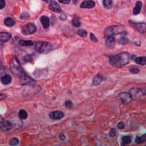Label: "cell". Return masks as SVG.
<instances>
[{"instance_id":"obj_1","label":"cell","mask_w":146,"mask_h":146,"mask_svg":"<svg viewBox=\"0 0 146 146\" xmlns=\"http://www.w3.org/2000/svg\"><path fill=\"white\" fill-rule=\"evenodd\" d=\"M130 60L129 54L127 52H122L117 55L110 57L109 62L113 67L121 68L129 63Z\"/></svg>"},{"instance_id":"obj_2","label":"cell","mask_w":146,"mask_h":146,"mask_svg":"<svg viewBox=\"0 0 146 146\" xmlns=\"http://www.w3.org/2000/svg\"><path fill=\"white\" fill-rule=\"evenodd\" d=\"M35 49L36 51L41 54H48L52 50L53 45L48 42L40 41L36 43Z\"/></svg>"},{"instance_id":"obj_3","label":"cell","mask_w":146,"mask_h":146,"mask_svg":"<svg viewBox=\"0 0 146 146\" xmlns=\"http://www.w3.org/2000/svg\"><path fill=\"white\" fill-rule=\"evenodd\" d=\"M105 36L106 37H108L110 36H113L114 35H118L119 34H126V33L120 32L119 27L117 25L111 26L107 28L105 30Z\"/></svg>"},{"instance_id":"obj_4","label":"cell","mask_w":146,"mask_h":146,"mask_svg":"<svg viewBox=\"0 0 146 146\" xmlns=\"http://www.w3.org/2000/svg\"><path fill=\"white\" fill-rule=\"evenodd\" d=\"M130 25L135 29L142 34L146 36V23H140V22H135L132 21H129Z\"/></svg>"},{"instance_id":"obj_5","label":"cell","mask_w":146,"mask_h":146,"mask_svg":"<svg viewBox=\"0 0 146 146\" xmlns=\"http://www.w3.org/2000/svg\"><path fill=\"white\" fill-rule=\"evenodd\" d=\"M129 93L131 95L132 99L135 100H140L144 95L143 91L138 87H133L131 88Z\"/></svg>"},{"instance_id":"obj_6","label":"cell","mask_w":146,"mask_h":146,"mask_svg":"<svg viewBox=\"0 0 146 146\" xmlns=\"http://www.w3.org/2000/svg\"><path fill=\"white\" fill-rule=\"evenodd\" d=\"M36 30V28L32 23H28L23 26L22 28V33L25 35H30L34 33Z\"/></svg>"},{"instance_id":"obj_7","label":"cell","mask_w":146,"mask_h":146,"mask_svg":"<svg viewBox=\"0 0 146 146\" xmlns=\"http://www.w3.org/2000/svg\"><path fill=\"white\" fill-rule=\"evenodd\" d=\"M19 77L20 79L21 84L22 85H32L35 82V80L26 74L24 71H23L21 74L20 75Z\"/></svg>"},{"instance_id":"obj_8","label":"cell","mask_w":146,"mask_h":146,"mask_svg":"<svg viewBox=\"0 0 146 146\" xmlns=\"http://www.w3.org/2000/svg\"><path fill=\"white\" fill-rule=\"evenodd\" d=\"M118 98L119 100L122 102V103L126 105H129V104L131 103L132 99V96L130 94V93L127 92L120 93L118 95Z\"/></svg>"},{"instance_id":"obj_9","label":"cell","mask_w":146,"mask_h":146,"mask_svg":"<svg viewBox=\"0 0 146 146\" xmlns=\"http://www.w3.org/2000/svg\"><path fill=\"white\" fill-rule=\"evenodd\" d=\"M49 8L52 10V11L57 13H59L62 12L61 7H60L59 5L56 2V0H50Z\"/></svg>"},{"instance_id":"obj_10","label":"cell","mask_w":146,"mask_h":146,"mask_svg":"<svg viewBox=\"0 0 146 146\" xmlns=\"http://www.w3.org/2000/svg\"><path fill=\"white\" fill-rule=\"evenodd\" d=\"M64 116V114L63 112L61 111H53L49 114L50 118L53 120H59L62 119Z\"/></svg>"},{"instance_id":"obj_11","label":"cell","mask_w":146,"mask_h":146,"mask_svg":"<svg viewBox=\"0 0 146 146\" xmlns=\"http://www.w3.org/2000/svg\"><path fill=\"white\" fill-rule=\"evenodd\" d=\"M0 128L2 131H7L11 130L12 128V124L7 121H2L0 123Z\"/></svg>"},{"instance_id":"obj_12","label":"cell","mask_w":146,"mask_h":146,"mask_svg":"<svg viewBox=\"0 0 146 146\" xmlns=\"http://www.w3.org/2000/svg\"><path fill=\"white\" fill-rule=\"evenodd\" d=\"M95 3L93 0H87V1H83L82 3L80 4V7L81 8H87V9H91L93 8L95 6Z\"/></svg>"},{"instance_id":"obj_13","label":"cell","mask_w":146,"mask_h":146,"mask_svg":"<svg viewBox=\"0 0 146 146\" xmlns=\"http://www.w3.org/2000/svg\"><path fill=\"white\" fill-rule=\"evenodd\" d=\"M12 38V34L7 32H1L0 33V40L2 42H6Z\"/></svg>"},{"instance_id":"obj_14","label":"cell","mask_w":146,"mask_h":146,"mask_svg":"<svg viewBox=\"0 0 146 146\" xmlns=\"http://www.w3.org/2000/svg\"><path fill=\"white\" fill-rule=\"evenodd\" d=\"M103 80V77L101 74H97L94 77L93 83L94 86L99 85Z\"/></svg>"},{"instance_id":"obj_15","label":"cell","mask_w":146,"mask_h":146,"mask_svg":"<svg viewBox=\"0 0 146 146\" xmlns=\"http://www.w3.org/2000/svg\"><path fill=\"white\" fill-rule=\"evenodd\" d=\"M40 20L44 28L47 29L49 27V25H50V21H49V18L48 17L45 16V15H43V16L41 17Z\"/></svg>"},{"instance_id":"obj_16","label":"cell","mask_w":146,"mask_h":146,"mask_svg":"<svg viewBox=\"0 0 146 146\" xmlns=\"http://www.w3.org/2000/svg\"><path fill=\"white\" fill-rule=\"evenodd\" d=\"M115 43V40L113 36H110L106 37V44L109 48H113Z\"/></svg>"},{"instance_id":"obj_17","label":"cell","mask_w":146,"mask_h":146,"mask_svg":"<svg viewBox=\"0 0 146 146\" xmlns=\"http://www.w3.org/2000/svg\"><path fill=\"white\" fill-rule=\"evenodd\" d=\"M142 7V2L140 1H138L136 3V5H135L134 9H133V14L134 15H137L138 14H139L140 11H141Z\"/></svg>"},{"instance_id":"obj_18","label":"cell","mask_w":146,"mask_h":146,"mask_svg":"<svg viewBox=\"0 0 146 146\" xmlns=\"http://www.w3.org/2000/svg\"><path fill=\"white\" fill-rule=\"evenodd\" d=\"M1 80L4 85H9L12 81V77L10 75H5L1 77Z\"/></svg>"},{"instance_id":"obj_19","label":"cell","mask_w":146,"mask_h":146,"mask_svg":"<svg viewBox=\"0 0 146 146\" xmlns=\"http://www.w3.org/2000/svg\"><path fill=\"white\" fill-rule=\"evenodd\" d=\"M135 61L136 63L141 66H144L146 65V57H139L135 59Z\"/></svg>"},{"instance_id":"obj_20","label":"cell","mask_w":146,"mask_h":146,"mask_svg":"<svg viewBox=\"0 0 146 146\" xmlns=\"http://www.w3.org/2000/svg\"><path fill=\"white\" fill-rule=\"evenodd\" d=\"M4 23L5 25L8 27H12L15 25V21L12 19V18H6V19L4 20Z\"/></svg>"},{"instance_id":"obj_21","label":"cell","mask_w":146,"mask_h":146,"mask_svg":"<svg viewBox=\"0 0 146 146\" xmlns=\"http://www.w3.org/2000/svg\"><path fill=\"white\" fill-rule=\"evenodd\" d=\"M19 44L22 46H30L33 45L34 42L30 40H20Z\"/></svg>"},{"instance_id":"obj_22","label":"cell","mask_w":146,"mask_h":146,"mask_svg":"<svg viewBox=\"0 0 146 146\" xmlns=\"http://www.w3.org/2000/svg\"><path fill=\"white\" fill-rule=\"evenodd\" d=\"M103 5L106 9H110L113 6L112 0H103Z\"/></svg>"},{"instance_id":"obj_23","label":"cell","mask_w":146,"mask_h":146,"mask_svg":"<svg viewBox=\"0 0 146 146\" xmlns=\"http://www.w3.org/2000/svg\"><path fill=\"white\" fill-rule=\"evenodd\" d=\"M146 141V134L142 135V136L137 137L135 139V142L137 144H140V143H144Z\"/></svg>"},{"instance_id":"obj_24","label":"cell","mask_w":146,"mask_h":146,"mask_svg":"<svg viewBox=\"0 0 146 146\" xmlns=\"http://www.w3.org/2000/svg\"><path fill=\"white\" fill-rule=\"evenodd\" d=\"M19 117L21 119H26L28 118V114L24 110H21L19 112Z\"/></svg>"},{"instance_id":"obj_25","label":"cell","mask_w":146,"mask_h":146,"mask_svg":"<svg viewBox=\"0 0 146 146\" xmlns=\"http://www.w3.org/2000/svg\"><path fill=\"white\" fill-rule=\"evenodd\" d=\"M132 138L130 136H124L122 138V142L123 144H129L131 142Z\"/></svg>"},{"instance_id":"obj_26","label":"cell","mask_w":146,"mask_h":146,"mask_svg":"<svg viewBox=\"0 0 146 146\" xmlns=\"http://www.w3.org/2000/svg\"><path fill=\"white\" fill-rule=\"evenodd\" d=\"M77 34L78 35H79L80 36L83 37V38L86 37L87 35V32L85 30H83V29L78 30L77 32Z\"/></svg>"},{"instance_id":"obj_27","label":"cell","mask_w":146,"mask_h":146,"mask_svg":"<svg viewBox=\"0 0 146 146\" xmlns=\"http://www.w3.org/2000/svg\"><path fill=\"white\" fill-rule=\"evenodd\" d=\"M72 24L74 27L78 28L80 26V25H81V23H80V21L78 20V18H73L72 20Z\"/></svg>"},{"instance_id":"obj_28","label":"cell","mask_w":146,"mask_h":146,"mask_svg":"<svg viewBox=\"0 0 146 146\" xmlns=\"http://www.w3.org/2000/svg\"><path fill=\"white\" fill-rule=\"evenodd\" d=\"M118 42L120 44L124 45H126V44L129 43V41L127 38L124 37V36H122V37L120 38L118 40Z\"/></svg>"},{"instance_id":"obj_29","label":"cell","mask_w":146,"mask_h":146,"mask_svg":"<svg viewBox=\"0 0 146 146\" xmlns=\"http://www.w3.org/2000/svg\"><path fill=\"white\" fill-rule=\"evenodd\" d=\"M18 143H19V140L16 138H12V139L9 141V144L11 145H16L18 144Z\"/></svg>"},{"instance_id":"obj_30","label":"cell","mask_w":146,"mask_h":146,"mask_svg":"<svg viewBox=\"0 0 146 146\" xmlns=\"http://www.w3.org/2000/svg\"><path fill=\"white\" fill-rule=\"evenodd\" d=\"M65 106L67 108L71 109L73 107V103L71 101H66L65 102Z\"/></svg>"},{"instance_id":"obj_31","label":"cell","mask_w":146,"mask_h":146,"mask_svg":"<svg viewBox=\"0 0 146 146\" xmlns=\"http://www.w3.org/2000/svg\"><path fill=\"white\" fill-rule=\"evenodd\" d=\"M129 71L133 74H137L140 72V70L138 68H132L129 70Z\"/></svg>"},{"instance_id":"obj_32","label":"cell","mask_w":146,"mask_h":146,"mask_svg":"<svg viewBox=\"0 0 146 146\" xmlns=\"http://www.w3.org/2000/svg\"><path fill=\"white\" fill-rule=\"evenodd\" d=\"M29 17V14L28 13H27V12H23V13H22L21 14L20 18H21V19L25 20V19H26V18H28Z\"/></svg>"},{"instance_id":"obj_33","label":"cell","mask_w":146,"mask_h":146,"mask_svg":"<svg viewBox=\"0 0 146 146\" xmlns=\"http://www.w3.org/2000/svg\"><path fill=\"white\" fill-rule=\"evenodd\" d=\"M116 134V130L114 129H112L110 130V133H109L110 136L111 137L115 136Z\"/></svg>"},{"instance_id":"obj_34","label":"cell","mask_w":146,"mask_h":146,"mask_svg":"<svg viewBox=\"0 0 146 146\" xmlns=\"http://www.w3.org/2000/svg\"><path fill=\"white\" fill-rule=\"evenodd\" d=\"M24 59L26 62H29L33 59V56L31 55H28L24 57Z\"/></svg>"},{"instance_id":"obj_35","label":"cell","mask_w":146,"mask_h":146,"mask_svg":"<svg viewBox=\"0 0 146 146\" xmlns=\"http://www.w3.org/2000/svg\"><path fill=\"white\" fill-rule=\"evenodd\" d=\"M90 39L91 41L94 42H98V39L96 38V36L93 33H90Z\"/></svg>"},{"instance_id":"obj_36","label":"cell","mask_w":146,"mask_h":146,"mask_svg":"<svg viewBox=\"0 0 146 146\" xmlns=\"http://www.w3.org/2000/svg\"><path fill=\"white\" fill-rule=\"evenodd\" d=\"M117 127L119 129H123L124 128V124L123 123V122H120L117 124Z\"/></svg>"},{"instance_id":"obj_37","label":"cell","mask_w":146,"mask_h":146,"mask_svg":"<svg viewBox=\"0 0 146 146\" xmlns=\"http://www.w3.org/2000/svg\"><path fill=\"white\" fill-rule=\"evenodd\" d=\"M6 5V2L5 0H0V8L2 9Z\"/></svg>"},{"instance_id":"obj_38","label":"cell","mask_w":146,"mask_h":146,"mask_svg":"<svg viewBox=\"0 0 146 146\" xmlns=\"http://www.w3.org/2000/svg\"><path fill=\"white\" fill-rule=\"evenodd\" d=\"M66 18H67V17H66V15L64 13H62V14L60 15V17H59V19L62 20V21H65L66 20Z\"/></svg>"},{"instance_id":"obj_39","label":"cell","mask_w":146,"mask_h":146,"mask_svg":"<svg viewBox=\"0 0 146 146\" xmlns=\"http://www.w3.org/2000/svg\"><path fill=\"white\" fill-rule=\"evenodd\" d=\"M58 1L62 4H69L70 2V0H58Z\"/></svg>"},{"instance_id":"obj_40","label":"cell","mask_w":146,"mask_h":146,"mask_svg":"<svg viewBox=\"0 0 146 146\" xmlns=\"http://www.w3.org/2000/svg\"><path fill=\"white\" fill-rule=\"evenodd\" d=\"M59 139L61 140H64L65 139V135L63 134H60L59 135Z\"/></svg>"},{"instance_id":"obj_41","label":"cell","mask_w":146,"mask_h":146,"mask_svg":"<svg viewBox=\"0 0 146 146\" xmlns=\"http://www.w3.org/2000/svg\"><path fill=\"white\" fill-rule=\"evenodd\" d=\"M78 0H72V1H73V3H74V4H77V2H78Z\"/></svg>"},{"instance_id":"obj_42","label":"cell","mask_w":146,"mask_h":146,"mask_svg":"<svg viewBox=\"0 0 146 146\" xmlns=\"http://www.w3.org/2000/svg\"><path fill=\"white\" fill-rule=\"evenodd\" d=\"M42 1H45V2H46V3H48V0H42Z\"/></svg>"},{"instance_id":"obj_43","label":"cell","mask_w":146,"mask_h":146,"mask_svg":"<svg viewBox=\"0 0 146 146\" xmlns=\"http://www.w3.org/2000/svg\"><path fill=\"white\" fill-rule=\"evenodd\" d=\"M145 13H146V5H145Z\"/></svg>"}]
</instances>
